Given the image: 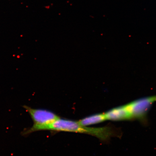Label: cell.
<instances>
[{
    "label": "cell",
    "mask_w": 156,
    "mask_h": 156,
    "mask_svg": "<svg viewBox=\"0 0 156 156\" xmlns=\"http://www.w3.org/2000/svg\"><path fill=\"white\" fill-rule=\"evenodd\" d=\"M106 120L104 113L93 115L86 117L78 121L81 125L87 126L96 124Z\"/></svg>",
    "instance_id": "obj_5"
},
{
    "label": "cell",
    "mask_w": 156,
    "mask_h": 156,
    "mask_svg": "<svg viewBox=\"0 0 156 156\" xmlns=\"http://www.w3.org/2000/svg\"><path fill=\"white\" fill-rule=\"evenodd\" d=\"M45 130L86 134L94 136L103 141H108L115 133V130L110 126L89 127L81 125L75 121L60 118L47 126Z\"/></svg>",
    "instance_id": "obj_1"
},
{
    "label": "cell",
    "mask_w": 156,
    "mask_h": 156,
    "mask_svg": "<svg viewBox=\"0 0 156 156\" xmlns=\"http://www.w3.org/2000/svg\"><path fill=\"white\" fill-rule=\"evenodd\" d=\"M156 101V96L145 98L126 105L132 119H144L152 105Z\"/></svg>",
    "instance_id": "obj_3"
},
{
    "label": "cell",
    "mask_w": 156,
    "mask_h": 156,
    "mask_svg": "<svg viewBox=\"0 0 156 156\" xmlns=\"http://www.w3.org/2000/svg\"><path fill=\"white\" fill-rule=\"evenodd\" d=\"M23 107L30 115L34 122V125L31 127L23 130L21 133L24 136L35 132L44 130L47 126L59 118L57 115L49 110L33 108L26 105Z\"/></svg>",
    "instance_id": "obj_2"
},
{
    "label": "cell",
    "mask_w": 156,
    "mask_h": 156,
    "mask_svg": "<svg viewBox=\"0 0 156 156\" xmlns=\"http://www.w3.org/2000/svg\"><path fill=\"white\" fill-rule=\"evenodd\" d=\"M105 114L106 120L118 121L132 119L126 105L113 108L105 113Z\"/></svg>",
    "instance_id": "obj_4"
}]
</instances>
